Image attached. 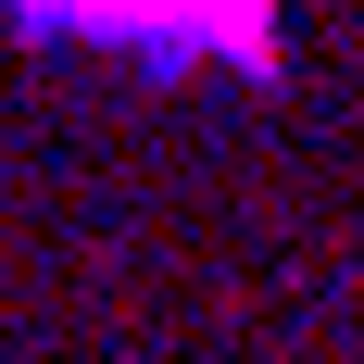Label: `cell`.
Instances as JSON below:
<instances>
[{
    "label": "cell",
    "instance_id": "obj_1",
    "mask_svg": "<svg viewBox=\"0 0 364 364\" xmlns=\"http://www.w3.org/2000/svg\"><path fill=\"white\" fill-rule=\"evenodd\" d=\"M13 38H50V50H151V63H214V50H252L264 0H0Z\"/></svg>",
    "mask_w": 364,
    "mask_h": 364
}]
</instances>
